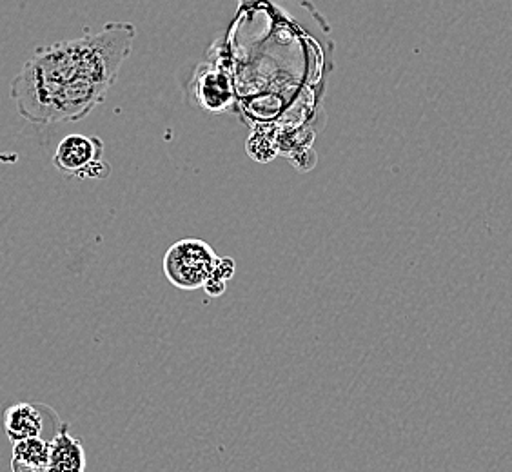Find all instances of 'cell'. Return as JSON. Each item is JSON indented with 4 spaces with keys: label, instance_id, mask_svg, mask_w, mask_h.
I'll use <instances>...</instances> for the list:
<instances>
[{
    "label": "cell",
    "instance_id": "obj_1",
    "mask_svg": "<svg viewBox=\"0 0 512 472\" xmlns=\"http://www.w3.org/2000/svg\"><path fill=\"white\" fill-rule=\"evenodd\" d=\"M137 39L129 22H109L79 39L40 46L11 82L20 117L35 126L79 122L104 102Z\"/></svg>",
    "mask_w": 512,
    "mask_h": 472
},
{
    "label": "cell",
    "instance_id": "obj_2",
    "mask_svg": "<svg viewBox=\"0 0 512 472\" xmlns=\"http://www.w3.org/2000/svg\"><path fill=\"white\" fill-rule=\"evenodd\" d=\"M217 258L215 249L206 240L184 238L169 247L162 266L171 286L182 291H195L204 287Z\"/></svg>",
    "mask_w": 512,
    "mask_h": 472
},
{
    "label": "cell",
    "instance_id": "obj_3",
    "mask_svg": "<svg viewBox=\"0 0 512 472\" xmlns=\"http://www.w3.org/2000/svg\"><path fill=\"white\" fill-rule=\"evenodd\" d=\"M53 166L64 177L79 180H104L111 175V166L104 160L102 138L77 133L60 140L53 155Z\"/></svg>",
    "mask_w": 512,
    "mask_h": 472
},
{
    "label": "cell",
    "instance_id": "obj_4",
    "mask_svg": "<svg viewBox=\"0 0 512 472\" xmlns=\"http://www.w3.org/2000/svg\"><path fill=\"white\" fill-rule=\"evenodd\" d=\"M86 471V451L77 436L69 433L68 423H60L50 440V472Z\"/></svg>",
    "mask_w": 512,
    "mask_h": 472
},
{
    "label": "cell",
    "instance_id": "obj_5",
    "mask_svg": "<svg viewBox=\"0 0 512 472\" xmlns=\"http://www.w3.org/2000/svg\"><path fill=\"white\" fill-rule=\"evenodd\" d=\"M2 429L11 443L19 442L31 436H42L44 433V414L39 405L13 404L2 413Z\"/></svg>",
    "mask_w": 512,
    "mask_h": 472
},
{
    "label": "cell",
    "instance_id": "obj_6",
    "mask_svg": "<svg viewBox=\"0 0 512 472\" xmlns=\"http://www.w3.org/2000/svg\"><path fill=\"white\" fill-rule=\"evenodd\" d=\"M13 460L50 469V440L31 436L13 443Z\"/></svg>",
    "mask_w": 512,
    "mask_h": 472
},
{
    "label": "cell",
    "instance_id": "obj_7",
    "mask_svg": "<svg viewBox=\"0 0 512 472\" xmlns=\"http://www.w3.org/2000/svg\"><path fill=\"white\" fill-rule=\"evenodd\" d=\"M235 273H237V264H235V258H231V256H218L211 276H215V278H218V280L229 282V280L235 276Z\"/></svg>",
    "mask_w": 512,
    "mask_h": 472
},
{
    "label": "cell",
    "instance_id": "obj_8",
    "mask_svg": "<svg viewBox=\"0 0 512 472\" xmlns=\"http://www.w3.org/2000/svg\"><path fill=\"white\" fill-rule=\"evenodd\" d=\"M202 289L206 291L207 295L213 296V298H218V296H222L226 293L227 282H224V280H218L215 276H209Z\"/></svg>",
    "mask_w": 512,
    "mask_h": 472
},
{
    "label": "cell",
    "instance_id": "obj_9",
    "mask_svg": "<svg viewBox=\"0 0 512 472\" xmlns=\"http://www.w3.org/2000/svg\"><path fill=\"white\" fill-rule=\"evenodd\" d=\"M11 472H50L48 467H37V465H28V463L19 462L11 458Z\"/></svg>",
    "mask_w": 512,
    "mask_h": 472
}]
</instances>
